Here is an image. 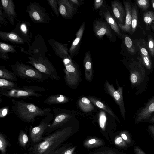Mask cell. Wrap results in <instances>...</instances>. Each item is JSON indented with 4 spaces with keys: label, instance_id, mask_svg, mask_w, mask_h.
Listing matches in <instances>:
<instances>
[{
    "label": "cell",
    "instance_id": "6da1fadb",
    "mask_svg": "<svg viewBox=\"0 0 154 154\" xmlns=\"http://www.w3.org/2000/svg\"><path fill=\"white\" fill-rule=\"evenodd\" d=\"M72 133L70 127L60 129L44 137L40 142L32 144L23 154H50L69 137Z\"/></svg>",
    "mask_w": 154,
    "mask_h": 154
},
{
    "label": "cell",
    "instance_id": "7a4b0ae2",
    "mask_svg": "<svg viewBox=\"0 0 154 154\" xmlns=\"http://www.w3.org/2000/svg\"><path fill=\"white\" fill-rule=\"evenodd\" d=\"M11 110L20 120L28 123H32L37 116L45 117L52 111L50 108L42 109L36 105L23 100H11Z\"/></svg>",
    "mask_w": 154,
    "mask_h": 154
},
{
    "label": "cell",
    "instance_id": "3957f363",
    "mask_svg": "<svg viewBox=\"0 0 154 154\" xmlns=\"http://www.w3.org/2000/svg\"><path fill=\"white\" fill-rule=\"evenodd\" d=\"M10 66L17 76L29 82H43L48 78L35 68L22 62L17 61Z\"/></svg>",
    "mask_w": 154,
    "mask_h": 154
},
{
    "label": "cell",
    "instance_id": "277c9868",
    "mask_svg": "<svg viewBox=\"0 0 154 154\" xmlns=\"http://www.w3.org/2000/svg\"><path fill=\"white\" fill-rule=\"evenodd\" d=\"M29 55V60L26 62L32 65L35 68L48 78L58 81L60 79L57 72L52 64L46 56L38 54H26Z\"/></svg>",
    "mask_w": 154,
    "mask_h": 154
},
{
    "label": "cell",
    "instance_id": "5b68a950",
    "mask_svg": "<svg viewBox=\"0 0 154 154\" xmlns=\"http://www.w3.org/2000/svg\"><path fill=\"white\" fill-rule=\"evenodd\" d=\"M45 91V89L43 87L38 86H24L18 89L10 90L0 88V94L13 98L39 97L44 95L40 93Z\"/></svg>",
    "mask_w": 154,
    "mask_h": 154
},
{
    "label": "cell",
    "instance_id": "8992f818",
    "mask_svg": "<svg viewBox=\"0 0 154 154\" xmlns=\"http://www.w3.org/2000/svg\"><path fill=\"white\" fill-rule=\"evenodd\" d=\"M93 30L96 37L102 39L106 36L111 43L117 40L116 34L109 25L102 18H96L92 23Z\"/></svg>",
    "mask_w": 154,
    "mask_h": 154
},
{
    "label": "cell",
    "instance_id": "52a82bcc",
    "mask_svg": "<svg viewBox=\"0 0 154 154\" xmlns=\"http://www.w3.org/2000/svg\"><path fill=\"white\" fill-rule=\"evenodd\" d=\"M31 20L34 23L40 24L48 23L50 19L45 9L37 2H31L26 10Z\"/></svg>",
    "mask_w": 154,
    "mask_h": 154
},
{
    "label": "cell",
    "instance_id": "ba28073f",
    "mask_svg": "<svg viewBox=\"0 0 154 154\" xmlns=\"http://www.w3.org/2000/svg\"><path fill=\"white\" fill-rule=\"evenodd\" d=\"M52 111L54 112L53 119L44 133L47 135L60 129L61 127L71 117L70 114L67 112L59 108H54L52 109Z\"/></svg>",
    "mask_w": 154,
    "mask_h": 154
},
{
    "label": "cell",
    "instance_id": "9c48e42d",
    "mask_svg": "<svg viewBox=\"0 0 154 154\" xmlns=\"http://www.w3.org/2000/svg\"><path fill=\"white\" fill-rule=\"evenodd\" d=\"M53 117V114L50 112L41 120L38 125L30 127V135L33 144L39 143L43 140L44 137L42 136L52 121Z\"/></svg>",
    "mask_w": 154,
    "mask_h": 154
},
{
    "label": "cell",
    "instance_id": "30bf717a",
    "mask_svg": "<svg viewBox=\"0 0 154 154\" xmlns=\"http://www.w3.org/2000/svg\"><path fill=\"white\" fill-rule=\"evenodd\" d=\"M138 61L131 63L129 65L130 71V79L133 85H140L145 76V71L139 57H137Z\"/></svg>",
    "mask_w": 154,
    "mask_h": 154
},
{
    "label": "cell",
    "instance_id": "8fae6325",
    "mask_svg": "<svg viewBox=\"0 0 154 154\" xmlns=\"http://www.w3.org/2000/svg\"><path fill=\"white\" fill-rule=\"evenodd\" d=\"M21 51L25 54L46 56V53L48 50L43 37L39 34L35 36L33 41L29 46L27 50L26 51L23 48H21Z\"/></svg>",
    "mask_w": 154,
    "mask_h": 154
},
{
    "label": "cell",
    "instance_id": "7c38bea8",
    "mask_svg": "<svg viewBox=\"0 0 154 154\" xmlns=\"http://www.w3.org/2000/svg\"><path fill=\"white\" fill-rule=\"evenodd\" d=\"M99 15L110 26L119 38L122 37L120 29L112 14L111 8L106 4L99 10Z\"/></svg>",
    "mask_w": 154,
    "mask_h": 154
},
{
    "label": "cell",
    "instance_id": "4fadbf2b",
    "mask_svg": "<svg viewBox=\"0 0 154 154\" xmlns=\"http://www.w3.org/2000/svg\"><path fill=\"white\" fill-rule=\"evenodd\" d=\"M30 22L19 21L11 32L15 33L25 43L30 45L32 38Z\"/></svg>",
    "mask_w": 154,
    "mask_h": 154
},
{
    "label": "cell",
    "instance_id": "5bb4252c",
    "mask_svg": "<svg viewBox=\"0 0 154 154\" xmlns=\"http://www.w3.org/2000/svg\"><path fill=\"white\" fill-rule=\"evenodd\" d=\"M106 85L107 92L113 97L116 102L119 105L121 114L125 119V110L123 99L122 88L118 85V89L117 90H116L113 85L110 84L107 81H106Z\"/></svg>",
    "mask_w": 154,
    "mask_h": 154
},
{
    "label": "cell",
    "instance_id": "9a60e30c",
    "mask_svg": "<svg viewBox=\"0 0 154 154\" xmlns=\"http://www.w3.org/2000/svg\"><path fill=\"white\" fill-rule=\"evenodd\" d=\"M59 13L64 19H70L77 11L78 8L72 3L69 0H57Z\"/></svg>",
    "mask_w": 154,
    "mask_h": 154
},
{
    "label": "cell",
    "instance_id": "2e32d148",
    "mask_svg": "<svg viewBox=\"0 0 154 154\" xmlns=\"http://www.w3.org/2000/svg\"><path fill=\"white\" fill-rule=\"evenodd\" d=\"M1 6L3 14L11 25H13L17 15L15 11V6L13 0H2Z\"/></svg>",
    "mask_w": 154,
    "mask_h": 154
},
{
    "label": "cell",
    "instance_id": "e0dca14e",
    "mask_svg": "<svg viewBox=\"0 0 154 154\" xmlns=\"http://www.w3.org/2000/svg\"><path fill=\"white\" fill-rule=\"evenodd\" d=\"M110 8L112 15L117 23L124 25L125 21L126 13L121 3L116 0L111 1Z\"/></svg>",
    "mask_w": 154,
    "mask_h": 154
},
{
    "label": "cell",
    "instance_id": "ac0fdd59",
    "mask_svg": "<svg viewBox=\"0 0 154 154\" xmlns=\"http://www.w3.org/2000/svg\"><path fill=\"white\" fill-rule=\"evenodd\" d=\"M85 27V23L82 22L76 34V38L73 41L68 52L72 58L78 54L81 43V40Z\"/></svg>",
    "mask_w": 154,
    "mask_h": 154
},
{
    "label": "cell",
    "instance_id": "d6986e66",
    "mask_svg": "<svg viewBox=\"0 0 154 154\" xmlns=\"http://www.w3.org/2000/svg\"><path fill=\"white\" fill-rule=\"evenodd\" d=\"M154 112V96L149 101L145 107L143 108L137 115L135 123L146 121Z\"/></svg>",
    "mask_w": 154,
    "mask_h": 154
},
{
    "label": "cell",
    "instance_id": "ffe728a7",
    "mask_svg": "<svg viewBox=\"0 0 154 154\" xmlns=\"http://www.w3.org/2000/svg\"><path fill=\"white\" fill-rule=\"evenodd\" d=\"M126 13L125 21L124 25L117 23L120 29L122 31L130 33L131 31L132 21V7L128 1H123Z\"/></svg>",
    "mask_w": 154,
    "mask_h": 154
},
{
    "label": "cell",
    "instance_id": "44dd1931",
    "mask_svg": "<svg viewBox=\"0 0 154 154\" xmlns=\"http://www.w3.org/2000/svg\"><path fill=\"white\" fill-rule=\"evenodd\" d=\"M91 54L90 51L85 54L83 63L85 70V76L86 80L91 82L93 75V66Z\"/></svg>",
    "mask_w": 154,
    "mask_h": 154
},
{
    "label": "cell",
    "instance_id": "7402d4cb",
    "mask_svg": "<svg viewBox=\"0 0 154 154\" xmlns=\"http://www.w3.org/2000/svg\"><path fill=\"white\" fill-rule=\"evenodd\" d=\"M0 38L3 41L13 44L22 45L25 44L23 40L15 33L0 31Z\"/></svg>",
    "mask_w": 154,
    "mask_h": 154
},
{
    "label": "cell",
    "instance_id": "603a6c76",
    "mask_svg": "<svg viewBox=\"0 0 154 154\" xmlns=\"http://www.w3.org/2000/svg\"><path fill=\"white\" fill-rule=\"evenodd\" d=\"M16 45L0 42V58L7 60L9 59L8 53H17Z\"/></svg>",
    "mask_w": 154,
    "mask_h": 154
},
{
    "label": "cell",
    "instance_id": "cb8c5ba5",
    "mask_svg": "<svg viewBox=\"0 0 154 154\" xmlns=\"http://www.w3.org/2000/svg\"><path fill=\"white\" fill-rule=\"evenodd\" d=\"M69 100L68 97L62 94L52 95L45 99L43 103L49 105L67 103Z\"/></svg>",
    "mask_w": 154,
    "mask_h": 154
},
{
    "label": "cell",
    "instance_id": "d4e9b609",
    "mask_svg": "<svg viewBox=\"0 0 154 154\" xmlns=\"http://www.w3.org/2000/svg\"><path fill=\"white\" fill-rule=\"evenodd\" d=\"M0 78L14 82L18 80L17 76L14 72L7 69L4 66H0Z\"/></svg>",
    "mask_w": 154,
    "mask_h": 154
},
{
    "label": "cell",
    "instance_id": "484cf974",
    "mask_svg": "<svg viewBox=\"0 0 154 154\" xmlns=\"http://www.w3.org/2000/svg\"><path fill=\"white\" fill-rule=\"evenodd\" d=\"M78 105L81 110L85 112H89L94 109L90 100L86 97H83L79 100Z\"/></svg>",
    "mask_w": 154,
    "mask_h": 154
},
{
    "label": "cell",
    "instance_id": "4316f807",
    "mask_svg": "<svg viewBox=\"0 0 154 154\" xmlns=\"http://www.w3.org/2000/svg\"><path fill=\"white\" fill-rule=\"evenodd\" d=\"M89 98L90 101L96 106L103 109L108 112L114 117L119 122H120L118 117L110 109L103 103L97 99L91 96L89 97Z\"/></svg>",
    "mask_w": 154,
    "mask_h": 154
},
{
    "label": "cell",
    "instance_id": "83f0119b",
    "mask_svg": "<svg viewBox=\"0 0 154 154\" xmlns=\"http://www.w3.org/2000/svg\"><path fill=\"white\" fill-rule=\"evenodd\" d=\"M19 87L16 83L5 79L0 78V88L10 90L14 89H18Z\"/></svg>",
    "mask_w": 154,
    "mask_h": 154
},
{
    "label": "cell",
    "instance_id": "f1b7e54d",
    "mask_svg": "<svg viewBox=\"0 0 154 154\" xmlns=\"http://www.w3.org/2000/svg\"><path fill=\"white\" fill-rule=\"evenodd\" d=\"M143 17L146 26L154 29V12L151 11H147L144 13Z\"/></svg>",
    "mask_w": 154,
    "mask_h": 154
},
{
    "label": "cell",
    "instance_id": "f546056e",
    "mask_svg": "<svg viewBox=\"0 0 154 154\" xmlns=\"http://www.w3.org/2000/svg\"><path fill=\"white\" fill-rule=\"evenodd\" d=\"M103 144L102 141L97 138H93L87 139L83 143L84 146L88 148L98 147Z\"/></svg>",
    "mask_w": 154,
    "mask_h": 154
},
{
    "label": "cell",
    "instance_id": "4dcf8cb0",
    "mask_svg": "<svg viewBox=\"0 0 154 154\" xmlns=\"http://www.w3.org/2000/svg\"><path fill=\"white\" fill-rule=\"evenodd\" d=\"M29 140V137L26 133L23 130H21L18 137V143L22 148L25 149Z\"/></svg>",
    "mask_w": 154,
    "mask_h": 154
},
{
    "label": "cell",
    "instance_id": "1f68e13d",
    "mask_svg": "<svg viewBox=\"0 0 154 154\" xmlns=\"http://www.w3.org/2000/svg\"><path fill=\"white\" fill-rule=\"evenodd\" d=\"M10 143L2 132H0V152L1 154H6L7 149Z\"/></svg>",
    "mask_w": 154,
    "mask_h": 154
},
{
    "label": "cell",
    "instance_id": "d6a6232c",
    "mask_svg": "<svg viewBox=\"0 0 154 154\" xmlns=\"http://www.w3.org/2000/svg\"><path fill=\"white\" fill-rule=\"evenodd\" d=\"M132 17L131 32L134 33L137 26L138 21L137 11L136 6L132 7Z\"/></svg>",
    "mask_w": 154,
    "mask_h": 154
},
{
    "label": "cell",
    "instance_id": "836d02e7",
    "mask_svg": "<svg viewBox=\"0 0 154 154\" xmlns=\"http://www.w3.org/2000/svg\"><path fill=\"white\" fill-rule=\"evenodd\" d=\"M122 37L124 38L125 44L128 51L131 54H134L136 52L135 48L131 38L123 34H122Z\"/></svg>",
    "mask_w": 154,
    "mask_h": 154
},
{
    "label": "cell",
    "instance_id": "e575fe53",
    "mask_svg": "<svg viewBox=\"0 0 154 154\" xmlns=\"http://www.w3.org/2000/svg\"><path fill=\"white\" fill-rule=\"evenodd\" d=\"M136 43L140 50V54L150 57L148 53V47L145 40L143 39L137 40Z\"/></svg>",
    "mask_w": 154,
    "mask_h": 154
},
{
    "label": "cell",
    "instance_id": "d590c367",
    "mask_svg": "<svg viewBox=\"0 0 154 154\" xmlns=\"http://www.w3.org/2000/svg\"><path fill=\"white\" fill-rule=\"evenodd\" d=\"M74 149L73 148H67L64 146L60 147L50 154H73Z\"/></svg>",
    "mask_w": 154,
    "mask_h": 154
},
{
    "label": "cell",
    "instance_id": "8d00e7d4",
    "mask_svg": "<svg viewBox=\"0 0 154 154\" xmlns=\"http://www.w3.org/2000/svg\"><path fill=\"white\" fill-rule=\"evenodd\" d=\"M47 1L55 14L59 17L60 14L57 0H47Z\"/></svg>",
    "mask_w": 154,
    "mask_h": 154
},
{
    "label": "cell",
    "instance_id": "74e56055",
    "mask_svg": "<svg viewBox=\"0 0 154 154\" xmlns=\"http://www.w3.org/2000/svg\"><path fill=\"white\" fill-rule=\"evenodd\" d=\"M140 58L142 63L146 69L150 70L152 67V63L150 58L140 54Z\"/></svg>",
    "mask_w": 154,
    "mask_h": 154
},
{
    "label": "cell",
    "instance_id": "f35d334b",
    "mask_svg": "<svg viewBox=\"0 0 154 154\" xmlns=\"http://www.w3.org/2000/svg\"><path fill=\"white\" fill-rule=\"evenodd\" d=\"M106 117L104 112L101 111L99 117V123L100 127L103 131L105 130Z\"/></svg>",
    "mask_w": 154,
    "mask_h": 154
},
{
    "label": "cell",
    "instance_id": "ab89813d",
    "mask_svg": "<svg viewBox=\"0 0 154 154\" xmlns=\"http://www.w3.org/2000/svg\"><path fill=\"white\" fill-rule=\"evenodd\" d=\"M136 2L138 6L144 10L147 9L149 6V1L148 0H136Z\"/></svg>",
    "mask_w": 154,
    "mask_h": 154
},
{
    "label": "cell",
    "instance_id": "60d3db41",
    "mask_svg": "<svg viewBox=\"0 0 154 154\" xmlns=\"http://www.w3.org/2000/svg\"><path fill=\"white\" fill-rule=\"evenodd\" d=\"M114 143L116 145L120 147H125L127 146V143L121 136H116L115 139Z\"/></svg>",
    "mask_w": 154,
    "mask_h": 154
},
{
    "label": "cell",
    "instance_id": "b9f144b4",
    "mask_svg": "<svg viewBox=\"0 0 154 154\" xmlns=\"http://www.w3.org/2000/svg\"><path fill=\"white\" fill-rule=\"evenodd\" d=\"M147 47L151 55L154 57V40L150 36H149Z\"/></svg>",
    "mask_w": 154,
    "mask_h": 154
},
{
    "label": "cell",
    "instance_id": "7bdbcfd3",
    "mask_svg": "<svg viewBox=\"0 0 154 154\" xmlns=\"http://www.w3.org/2000/svg\"><path fill=\"white\" fill-rule=\"evenodd\" d=\"M106 4L105 1L103 0H95L94 1L93 9L99 10Z\"/></svg>",
    "mask_w": 154,
    "mask_h": 154
},
{
    "label": "cell",
    "instance_id": "ee69618b",
    "mask_svg": "<svg viewBox=\"0 0 154 154\" xmlns=\"http://www.w3.org/2000/svg\"><path fill=\"white\" fill-rule=\"evenodd\" d=\"M120 136L127 144H130L132 142L130 136L127 132L123 131L121 132Z\"/></svg>",
    "mask_w": 154,
    "mask_h": 154
},
{
    "label": "cell",
    "instance_id": "f6af8a7d",
    "mask_svg": "<svg viewBox=\"0 0 154 154\" xmlns=\"http://www.w3.org/2000/svg\"><path fill=\"white\" fill-rule=\"evenodd\" d=\"M2 10V9L0 5V24L7 25L8 24V22L6 20Z\"/></svg>",
    "mask_w": 154,
    "mask_h": 154
},
{
    "label": "cell",
    "instance_id": "bcb514c9",
    "mask_svg": "<svg viewBox=\"0 0 154 154\" xmlns=\"http://www.w3.org/2000/svg\"><path fill=\"white\" fill-rule=\"evenodd\" d=\"M8 107H2L0 110V117L1 118L5 117L8 114Z\"/></svg>",
    "mask_w": 154,
    "mask_h": 154
},
{
    "label": "cell",
    "instance_id": "7dc6e473",
    "mask_svg": "<svg viewBox=\"0 0 154 154\" xmlns=\"http://www.w3.org/2000/svg\"><path fill=\"white\" fill-rule=\"evenodd\" d=\"M70 2L78 8L84 3L83 0H69Z\"/></svg>",
    "mask_w": 154,
    "mask_h": 154
},
{
    "label": "cell",
    "instance_id": "c3c4849f",
    "mask_svg": "<svg viewBox=\"0 0 154 154\" xmlns=\"http://www.w3.org/2000/svg\"><path fill=\"white\" fill-rule=\"evenodd\" d=\"M134 150L136 154H146L139 147L135 146Z\"/></svg>",
    "mask_w": 154,
    "mask_h": 154
},
{
    "label": "cell",
    "instance_id": "681fc988",
    "mask_svg": "<svg viewBox=\"0 0 154 154\" xmlns=\"http://www.w3.org/2000/svg\"><path fill=\"white\" fill-rule=\"evenodd\" d=\"M92 154H117L115 152L110 151H103L95 152Z\"/></svg>",
    "mask_w": 154,
    "mask_h": 154
},
{
    "label": "cell",
    "instance_id": "f907efd6",
    "mask_svg": "<svg viewBox=\"0 0 154 154\" xmlns=\"http://www.w3.org/2000/svg\"><path fill=\"white\" fill-rule=\"evenodd\" d=\"M148 128L152 135L154 138V125H150L148 126Z\"/></svg>",
    "mask_w": 154,
    "mask_h": 154
},
{
    "label": "cell",
    "instance_id": "816d5d0a",
    "mask_svg": "<svg viewBox=\"0 0 154 154\" xmlns=\"http://www.w3.org/2000/svg\"><path fill=\"white\" fill-rule=\"evenodd\" d=\"M149 122L151 123H154V116L149 121Z\"/></svg>",
    "mask_w": 154,
    "mask_h": 154
},
{
    "label": "cell",
    "instance_id": "f5cc1de1",
    "mask_svg": "<svg viewBox=\"0 0 154 154\" xmlns=\"http://www.w3.org/2000/svg\"><path fill=\"white\" fill-rule=\"evenodd\" d=\"M151 3L152 4V7L154 9V0H151Z\"/></svg>",
    "mask_w": 154,
    "mask_h": 154
}]
</instances>
